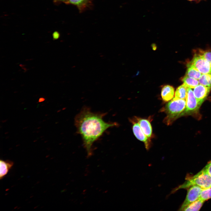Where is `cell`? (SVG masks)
<instances>
[{"label":"cell","mask_w":211,"mask_h":211,"mask_svg":"<svg viewBox=\"0 0 211 211\" xmlns=\"http://www.w3.org/2000/svg\"><path fill=\"white\" fill-rule=\"evenodd\" d=\"M188 67L186 76L198 80L202 74L193 67L188 66Z\"/></svg>","instance_id":"obj_15"},{"label":"cell","mask_w":211,"mask_h":211,"mask_svg":"<svg viewBox=\"0 0 211 211\" xmlns=\"http://www.w3.org/2000/svg\"><path fill=\"white\" fill-rule=\"evenodd\" d=\"M186 106L183 116L192 115L198 113L203 102L198 101L191 88H188L186 99Z\"/></svg>","instance_id":"obj_4"},{"label":"cell","mask_w":211,"mask_h":211,"mask_svg":"<svg viewBox=\"0 0 211 211\" xmlns=\"http://www.w3.org/2000/svg\"><path fill=\"white\" fill-rule=\"evenodd\" d=\"M198 81L199 84L211 87V74H202Z\"/></svg>","instance_id":"obj_17"},{"label":"cell","mask_w":211,"mask_h":211,"mask_svg":"<svg viewBox=\"0 0 211 211\" xmlns=\"http://www.w3.org/2000/svg\"><path fill=\"white\" fill-rule=\"evenodd\" d=\"M183 84L188 88H194L199 84L198 80L185 76L182 79Z\"/></svg>","instance_id":"obj_16"},{"label":"cell","mask_w":211,"mask_h":211,"mask_svg":"<svg viewBox=\"0 0 211 211\" xmlns=\"http://www.w3.org/2000/svg\"><path fill=\"white\" fill-rule=\"evenodd\" d=\"M211 90V87L199 84L194 88L193 92L197 100L203 103Z\"/></svg>","instance_id":"obj_8"},{"label":"cell","mask_w":211,"mask_h":211,"mask_svg":"<svg viewBox=\"0 0 211 211\" xmlns=\"http://www.w3.org/2000/svg\"><path fill=\"white\" fill-rule=\"evenodd\" d=\"M186 198L178 210L182 211L188 205L198 200L203 188L197 186L188 188Z\"/></svg>","instance_id":"obj_6"},{"label":"cell","mask_w":211,"mask_h":211,"mask_svg":"<svg viewBox=\"0 0 211 211\" xmlns=\"http://www.w3.org/2000/svg\"><path fill=\"white\" fill-rule=\"evenodd\" d=\"M186 106V100L174 98L162 109L166 114L164 121V123L169 125L179 117L183 116Z\"/></svg>","instance_id":"obj_2"},{"label":"cell","mask_w":211,"mask_h":211,"mask_svg":"<svg viewBox=\"0 0 211 211\" xmlns=\"http://www.w3.org/2000/svg\"><path fill=\"white\" fill-rule=\"evenodd\" d=\"M9 138V137H6V138L7 139V138Z\"/></svg>","instance_id":"obj_31"},{"label":"cell","mask_w":211,"mask_h":211,"mask_svg":"<svg viewBox=\"0 0 211 211\" xmlns=\"http://www.w3.org/2000/svg\"><path fill=\"white\" fill-rule=\"evenodd\" d=\"M39 132V131H37V133H38V132Z\"/></svg>","instance_id":"obj_33"},{"label":"cell","mask_w":211,"mask_h":211,"mask_svg":"<svg viewBox=\"0 0 211 211\" xmlns=\"http://www.w3.org/2000/svg\"><path fill=\"white\" fill-rule=\"evenodd\" d=\"M45 116H47L48 115V114H46L45 115Z\"/></svg>","instance_id":"obj_32"},{"label":"cell","mask_w":211,"mask_h":211,"mask_svg":"<svg viewBox=\"0 0 211 211\" xmlns=\"http://www.w3.org/2000/svg\"><path fill=\"white\" fill-rule=\"evenodd\" d=\"M8 132H6L5 133V134H8Z\"/></svg>","instance_id":"obj_28"},{"label":"cell","mask_w":211,"mask_h":211,"mask_svg":"<svg viewBox=\"0 0 211 211\" xmlns=\"http://www.w3.org/2000/svg\"><path fill=\"white\" fill-rule=\"evenodd\" d=\"M206 0H196V1H195V2H196L197 3H199V2H200V1H206Z\"/></svg>","instance_id":"obj_24"},{"label":"cell","mask_w":211,"mask_h":211,"mask_svg":"<svg viewBox=\"0 0 211 211\" xmlns=\"http://www.w3.org/2000/svg\"><path fill=\"white\" fill-rule=\"evenodd\" d=\"M105 115L104 113L93 112L89 108L84 107L75 117V125L77 133L82 137L87 157L93 154V143L107 129L117 125L104 121Z\"/></svg>","instance_id":"obj_1"},{"label":"cell","mask_w":211,"mask_h":211,"mask_svg":"<svg viewBox=\"0 0 211 211\" xmlns=\"http://www.w3.org/2000/svg\"><path fill=\"white\" fill-rule=\"evenodd\" d=\"M188 66L195 68L202 74H211V64L199 54L195 55Z\"/></svg>","instance_id":"obj_5"},{"label":"cell","mask_w":211,"mask_h":211,"mask_svg":"<svg viewBox=\"0 0 211 211\" xmlns=\"http://www.w3.org/2000/svg\"><path fill=\"white\" fill-rule=\"evenodd\" d=\"M204 202L198 199L188 205L182 211H199L201 208Z\"/></svg>","instance_id":"obj_14"},{"label":"cell","mask_w":211,"mask_h":211,"mask_svg":"<svg viewBox=\"0 0 211 211\" xmlns=\"http://www.w3.org/2000/svg\"><path fill=\"white\" fill-rule=\"evenodd\" d=\"M188 87L183 84L179 86L176 89L175 93V98L186 100Z\"/></svg>","instance_id":"obj_13"},{"label":"cell","mask_w":211,"mask_h":211,"mask_svg":"<svg viewBox=\"0 0 211 211\" xmlns=\"http://www.w3.org/2000/svg\"><path fill=\"white\" fill-rule=\"evenodd\" d=\"M206 166L207 168L208 172L211 176V160L208 162Z\"/></svg>","instance_id":"obj_21"},{"label":"cell","mask_w":211,"mask_h":211,"mask_svg":"<svg viewBox=\"0 0 211 211\" xmlns=\"http://www.w3.org/2000/svg\"><path fill=\"white\" fill-rule=\"evenodd\" d=\"M211 198V187L203 188L202 191L199 199L205 202Z\"/></svg>","instance_id":"obj_18"},{"label":"cell","mask_w":211,"mask_h":211,"mask_svg":"<svg viewBox=\"0 0 211 211\" xmlns=\"http://www.w3.org/2000/svg\"><path fill=\"white\" fill-rule=\"evenodd\" d=\"M142 130L145 135L149 139L152 136V129L149 121L147 119L136 118Z\"/></svg>","instance_id":"obj_9"},{"label":"cell","mask_w":211,"mask_h":211,"mask_svg":"<svg viewBox=\"0 0 211 211\" xmlns=\"http://www.w3.org/2000/svg\"><path fill=\"white\" fill-rule=\"evenodd\" d=\"M91 0H67L66 4L74 5L77 6L80 12H81L91 5Z\"/></svg>","instance_id":"obj_11"},{"label":"cell","mask_w":211,"mask_h":211,"mask_svg":"<svg viewBox=\"0 0 211 211\" xmlns=\"http://www.w3.org/2000/svg\"><path fill=\"white\" fill-rule=\"evenodd\" d=\"M193 186H198L203 188L211 187V176L208 172L206 165L198 173L187 178L183 183L174 189L171 193H173L179 189L188 188Z\"/></svg>","instance_id":"obj_3"},{"label":"cell","mask_w":211,"mask_h":211,"mask_svg":"<svg viewBox=\"0 0 211 211\" xmlns=\"http://www.w3.org/2000/svg\"><path fill=\"white\" fill-rule=\"evenodd\" d=\"M187 1H195V2L196 1V0H187Z\"/></svg>","instance_id":"obj_27"},{"label":"cell","mask_w":211,"mask_h":211,"mask_svg":"<svg viewBox=\"0 0 211 211\" xmlns=\"http://www.w3.org/2000/svg\"><path fill=\"white\" fill-rule=\"evenodd\" d=\"M60 36L59 33L57 31L54 32L52 34L53 40H56L58 39Z\"/></svg>","instance_id":"obj_20"},{"label":"cell","mask_w":211,"mask_h":211,"mask_svg":"<svg viewBox=\"0 0 211 211\" xmlns=\"http://www.w3.org/2000/svg\"><path fill=\"white\" fill-rule=\"evenodd\" d=\"M199 54L211 64V51L201 50Z\"/></svg>","instance_id":"obj_19"},{"label":"cell","mask_w":211,"mask_h":211,"mask_svg":"<svg viewBox=\"0 0 211 211\" xmlns=\"http://www.w3.org/2000/svg\"><path fill=\"white\" fill-rule=\"evenodd\" d=\"M45 100V98L43 97L40 98L39 100L38 103H41L44 101Z\"/></svg>","instance_id":"obj_23"},{"label":"cell","mask_w":211,"mask_h":211,"mask_svg":"<svg viewBox=\"0 0 211 211\" xmlns=\"http://www.w3.org/2000/svg\"><path fill=\"white\" fill-rule=\"evenodd\" d=\"M7 119H6V120H2L1 121V122L2 123H4V122H6L7 121Z\"/></svg>","instance_id":"obj_26"},{"label":"cell","mask_w":211,"mask_h":211,"mask_svg":"<svg viewBox=\"0 0 211 211\" xmlns=\"http://www.w3.org/2000/svg\"><path fill=\"white\" fill-rule=\"evenodd\" d=\"M13 165V163L10 160L0 161V178L2 179L8 173Z\"/></svg>","instance_id":"obj_12"},{"label":"cell","mask_w":211,"mask_h":211,"mask_svg":"<svg viewBox=\"0 0 211 211\" xmlns=\"http://www.w3.org/2000/svg\"><path fill=\"white\" fill-rule=\"evenodd\" d=\"M132 122V130L134 135L138 140L144 142L146 149L148 150L151 146L150 139L144 133L138 123Z\"/></svg>","instance_id":"obj_7"},{"label":"cell","mask_w":211,"mask_h":211,"mask_svg":"<svg viewBox=\"0 0 211 211\" xmlns=\"http://www.w3.org/2000/svg\"><path fill=\"white\" fill-rule=\"evenodd\" d=\"M152 47L153 49L154 50H155L156 49V47L155 46V45H153Z\"/></svg>","instance_id":"obj_25"},{"label":"cell","mask_w":211,"mask_h":211,"mask_svg":"<svg viewBox=\"0 0 211 211\" xmlns=\"http://www.w3.org/2000/svg\"><path fill=\"white\" fill-rule=\"evenodd\" d=\"M40 128V127H38L37 128H38V129H39Z\"/></svg>","instance_id":"obj_30"},{"label":"cell","mask_w":211,"mask_h":211,"mask_svg":"<svg viewBox=\"0 0 211 211\" xmlns=\"http://www.w3.org/2000/svg\"><path fill=\"white\" fill-rule=\"evenodd\" d=\"M27 127H25L23 129H25V128L26 129V128H27Z\"/></svg>","instance_id":"obj_29"},{"label":"cell","mask_w":211,"mask_h":211,"mask_svg":"<svg viewBox=\"0 0 211 211\" xmlns=\"http://www.w3.org/2000/svg\"><path fill=\"white\" fill-rule=\"evenodd\" d=\"M174 93L173 88L169 85L164 86L162 89L161 95L163 101L168 102L173 97Z\"/></svg>","instance_id":"obj_10"},{"label":"cell","mask_w":211,"mask_h":211,"mask_svg":"<svg viewBox=\"0 0 211 211\" xmlns=\"http://www.w3.org/2000/svg\"><path fill=\"white\" fill-rule=\"evenodd\" d=\"M67 0H53L54 2L56 4H58L60 2H64L65 3Z\"/></svg>","instance_id":"obj_22"}]
</instances>
